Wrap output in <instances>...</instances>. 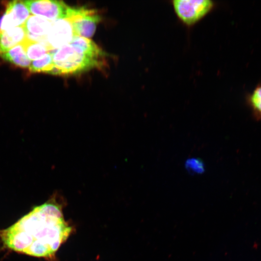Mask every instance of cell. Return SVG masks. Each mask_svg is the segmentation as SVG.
Segmentation results:
<instances>
[{
	"instance_id": "obj_1",
	"label": "cell",
	"mask_w": 261,
	"mask_h": 261,
	"mask_svg": "<svg viewBox=\"0 0 261 261\" xmlns=\"http://www.w3.org/2000/svg\"><path fill=\"white\" fill-rule=\"evenodd\" d=\"M62 196L53 194L7 228L0 230V241L8 250L55 261L56 254L73 229L65 219Z\"/></svg>"
},
{
	"instance_id": "obj_2",
	"label": "cell",
	"mask_w": 261,
	"mask_h": 261,
	"mask_svg": "<svg viewBox=\"0 0 261 261\" xmlns=\"http://www.w3.org/2000/svg\"><path fill=\"white\" fill-rule=\"evenodd\" d=\"M54 68L51 74L70 75L104 66L105 53H89L69 43L52 51Z\"/></svg>"
},
{
	"instance_id": "obj_3",
	"label": "cell",
	"mask_w": 261,
	"mask_h": 261,
	"mask_svg": "<svg viewBox=\"0 0 261 261\" xmlns=\"http://www.w3.org/2000/svg\"><path fill=\"white\" fill-rule=\"evenodd\" d=\"M172 4L178 18L188 26L200 20L215 5L211 0H173Z\"/></svg>"
},
{
	"instance_id": "obj_4",
	"label": "cell",
	"mask_w": 261,
	"mask_h": 261,
	"mask_svg": "<svg viewBox=\"0 0 261 261\" xmlns=\"http://www.w3.org/2000/svg\"><path fill=\"white\" fill-rule=\"evenodd\" d=\"M23 2L31 14L51 21L66 17L70 8L62 1L35 0Z\"/></svg>"
},
{
	"instance_id": "obj_5",
	"label": "cell",
	"mask_w": 261,
	"mask_h": 261,
	"mask_svg": "<svg viewBox=\"0 0 261 261\" xmlns=\"http://www.w3.org/2000/svg\"><path fill=\"white\" fill-rule=\"evenodd\" d=\"M72 9L70 8L67 15L53 21L47 36V43L53 49L70 43L75 37L72 25Z\"/></svg>"
},
{
	"instance_id": "obj_6",
	"label": "cell",
	"mask_w": 261,
	"mask_h": 261,
	"mask_svg": "<svg viewBox=\"0 0 261 261\" xmlns=\"http://www.w3.org/2000/svg\"><path fill=\"white\" fill-rule=\"evenodd\" d=\"M100 20V15L94 10L73 7L72 25L75 37L88 39L92 37Z\"/></svg>"
},
{
	"instance_id": "obj_7",
	"label": "cell",
	"mask_w": 261,
	"mask_h": 261,
	"mask_svg": "<svg viewBox=\"0 0 261 261\" xmlns=\"http://www.w3.org/2000/svg\"><path fill=\"white\" fill-rule=\"evenodd\" d=\"M30 15L23 1H10L7 4L5 13L0 18V30L23 26Z\"/></svg>"
},
{
	"instance_id": "obj_8",
	"label": "cell",
	"mask_w": 261,
	"mask_h": 261,
	"mask_svg": "<svg viewBox=\"0 0 261 261\" xmlns=\"http://www.w3.org/2000/svg\"><path fill=\"white\" fill-rule=\"evenodd\" d=\"M53 24V21L32 15L23 25L27 38L30 40L47 43V36Z\"/></svg>"
},
{
	"instance_id": "obj_9",
	"label": "cell",
	"mask_w": 261,
	"mask_h": 261,
	"mask_svg": "<svg viewBox=\"0 0 261 261\" xmlns=\"http://www.w3.org/2000/svg\"><path fill=\"white\" fill-rule=\"evenodd\" d=\"M27 37V32L23 25L0 30V54L22 44Z\"/></svg>"
},
{
	"instance_id": "obj_10",
	"label": "cell",
	"mask_w": 261,
	"mask_h": 261,
	"mask_svg": "<svg viewBox=\"0 0 261 261\" xmlns=\"http://www.w3.org/2000/svg\"><path fill=\"white\" fill-rule=\"evenodd\" d=\"M0 56L4 60L21 68H29L31 63L22 44L13 47L7 52L0 54Z\"/></svg>"
},
{
	"instance_id": "obj_11",
	"label": "cell",
	"mask_w": 261,
	"mask_h": 261,
	"mask_svg": "<svg viewBox=\"0 0 261 261\" xmlns=\"http://www.w3.org/2000/svg\"><path fill=\"white\" fill-rule=\"evenodd\" d=\"M22 44L28 58L32 61L53 50L48 44L31 40L27 37Z\"/></svg>"
},
{
	"instance_id": "obj_12",
	"label": "cell",
	"mask_w": 261,
	"mask_h": 261,
	"mask_svg": "<svg viewBox=\"0 0 261 261\" xmlns=\"http://www.w3.org/2000/svg\"><path fill=\"white\" fill-rule=\"evenodd\" d=\"M29 68L31 72H44L51 74L54 68L52 51L38 59L31 61Z\"/></svg>"
},
{
	"instance_id": "obj_13",
	"label": "cell",
	"mask_w": 261,
	"mask_h": 261,
	"mask_svg": "<svg viewBox=\"0 0 261 261\" xmlns=\"http://www.w3.org/2000/svg\"><path fill=\"white\" fill-rule=\"evenodd\" d=\"M247 102L255 119L261 120V84L247 96Z\"/></svg>"
},
{
	"instance_id": "obj_14",
	"label": "cell",
	"mask_w": 261,
	"mask_h": 261,
	"mask_svg": "<svg viewBox=\"0 0 261 261\" xmlns=\"http://www.w3.org/2000/svg\"><path fill=\"white\" fill-rule=\"evenodd\" d=\"M204 164L200 159L190 158L187 160L185 163L186 169L193 174H201L204 172Z\"/></svg>"
}]
</instances>
